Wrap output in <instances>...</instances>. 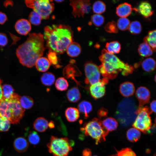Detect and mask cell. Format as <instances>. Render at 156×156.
<instances>
[{"mask_svg":"<svg viewBox=\"0 0 156 156\" xmlns=\"http://www.w3.org/2000/svg\"><path fill=\"white\" fill-rule=\"evenodd\" d=\"M43 36L49 51L60 54L73 42V31L69 26L53 25L44 27Z\"/></svg>","mask_w":156,"mask_h":156,"instance_id":"obj_1","label":"cell"},{"mask_svg":"<svg viewBox=\"0 0 156 156\" xmlns=\"http://www.w3.org/2000/svg\"><path fill=\"white\" fill-rule=\"evenodd\" d=\"M45 49L43 35L40 33H30L26 40L18 47L16 54L22 65L31 68L43 55Z\"/></svg>","mask_w":156,"mask_h":156,"instance_id":"obj_2","label":"cell"},{"mask_svg":"<svg viewBox=\"0 0 156 156\" xmlns=\"http://www.w3.org/2000/svg\"><path fill=\"white\" fill-rule=\"evenodd\" d=\"M101 64L99 67L100 73L104 78L115 79L120 72L124 76L131 74L134 68L131 65L121 60L114 55L103 49L99 57Z\"/></svg>","mask_w":156,"mask_h":156,"instance_id":"obj_3","label":"cell"},{"mask_svg":"<svg viewBox=\"0 0 156 156\" xmlns=\"http://www.w3.org/2000/svg\"><path fill=\"white\" fill-rule=\"evenodd\" d=\"M20 97L14 93L10 99H2L0 100V117L8 120L12 124L19 123L24 116L25 111L20 105Z\"/></svg>","mask_w":156,"mask_h":156,"instance_id":"obj_4","label":"cell"},{"mask_svg":"<svg viewBox=\"0 0 156 156\" xmlns=\"http://www.w3.org/2000/svg\"><path fill=\"white\" fill-rule=\"evenodd\" d=\"M74 144V141L67 137L59 138L53 136L47 146L49 152L53 156H67Z\"/></svg>","mask_w":156,"mask_h":156,"instance_id":"obj_5","label":"cell"},{"mask_svg":"<svg viewBox=\"0 0 156 156\" xmlns=\"http://www.w3.org/2000/svg\"><path fill=\"white\" fill-rule=\"evenodd\" d=\"M81 129L86 135L89 136L94 139L96 144L105 140V137L109 133L103 126L102 121L96 118L85 123Z\"/></svg>","mask_w":156,"mask_h":156,"instance_id":"obj_6","label":"cell"},{"mask_svg":"<svg viewBox=\"0 0 156 156\" xmlns=\"http://www.w3.org/2000/svg\"><path fill=\"white\" fill-rule=\"evenodd\" d=\"M152 112L147 106L138 107L135 112L137 116L132 125L133 127L144 133L148 132L152 124L150 116Z\"/></svg>","mask_w":156,"mask_h":156,"instance_id":"obj_7","label":"cell"},{"mask_svg":"<svg viewBox=\"0 0 156 156\" xmlns=\"http://www.w3.org/2000/svg\"><path fill=\"white\" fill-rule=\"evenodd\" d=\"M52 1L49 0H25V3L27 7L39 14L42 19H47L54 10Z\"/></svg>","mask_w":156,"mask_h":156,"instance_id":"obj_8","label":"cell"},{"mask_svg":"<svg viewBox=\"0 0 156 156\" xmlns=\"http://www.w3.org/2000/svg\"><path fill=\"white\" fill-rule=\"evenodd\" d=\"M84 72L86 76L84 81L87 84L91 85L101 80L99 67L92 62L88 61L85 64Z\"/></svg>","mask_w":156,"mask_h":156,"instance_id":"obj_9","label":"cell"},{"mask_svg":"<svg viewBox=\"0 0 156 156\" xmlns=\"http://www.w3.org/2000/svg\"><path fill=\"white\" fill-rule=\"evenodd\" d=\"M70 5L73 8L72 14L75 17H83L91 10L90 1L88 0H70Z\"/></svg>","mask_w":156,"mask_h":156,"instance_id":"obj_10","label":"cell"},{"mask_svg":"<svg viewBox=\"0 0 156 156\" xmlns=\"http://www.w3.org/2000/svg\"><path fill=\"white\" fill-rule=\"evenodd\" d=\"M108 82V79L103 78L101 80L92 85L89 88L90 95L96 99L103 96L105 92V85Z\"/></svg>","mask_w":156,"mask_h":156,"instance_id":"obj_11","label":"cell"},{"mask_svg":"<svg viewBox=\"0 0 156 156\" xmlns=\"http://www.w3.org/2000/svg\"><path fill=\"white\" fill-rule=\"evenodd\" d=\"M135 95L139 101L138 107H143L149 102L151 93L146 87L141 86L138 88L135 92Z\"/></svg>","mask_w":156,"mask_h":156,"instance_id":"obj_12","label":"cell"},{"mask_svg":"<svg viewBox=\"0 0 156 156\" xmlns=\"http://www.w3.org/2000/svg\"><path fill=\"white\" fill-rule=\"evenodd\" d=\"M63 74L64 77L68 79H71L79 85V82L75 79L76 77L80 76L81 73L76 66L72 63L66 65L63 69Z\"/></svg>","mask_w":156,"mask_h":156,"instance_id":"obj_13","label":"cell"},{"mask_svg":"<svg viewBox=\"0 0 156 156\" xmlns=\"http://www.w3.org/2000/svg\"><path fill=\"white\" fill-rule=\"evenodd\" d=\"M15 28L19 34L25 36L27 35L31 30V23L26 19H21L16 22L15 25Z\"/></svg>","mask_w":156,"mask_h":156,"instance_id":"obj_14","label":"cell"},{"mask_svg":"<svg viewBox=\"0 0 156 156\" xmlns=\"http://www.w3.org/2000/svg\"><path fill=\"white\" fill-rule=\"evenodd\" d=\"M134 9L145 18L151 16L153 13L151 5L146 1L141 2L137 7Z\"/></svg>","mask_w":156,"mask_h":156,"instance_id":"obj_15","label":"cell"},{"mask_svg":"<svg viewBox=\"0 0 156 156\" xmlns=\"http://www.w3.org/2000/svg\"><path fill=\"white\" fill-rule=\"evenodd\" d=\"M119 90L123 96L128 97L133 94L135 92V87L133 83L126 81L120 84Z\"/></svg>","mask_w":156,"mask_h":156,"instance_id":"obj_16","label":"cell"},{"mask_svg":"<svg viewBox=\"0 0 156 156\" xmlns=\"http://www.w3.org/2000/svg\"><path fill=\"white\" fill-rule=\"evenodd\" d=\"M133 9L131 4L125 2L119 4L116 7V13L121 18H126L131 14Z\"/></svg>","mask_w":156,"mask_h":156,"instance_id":"obj_17","label":"cell"},{"mask_svg":"<svg viewBox=\"0 0 156 156\" xmlns=\"http://www.w3.org/2000/svg\"><path fill=\"white\" fill-rule=\"evenodd\" d=\"M13 145L15 150L19 153L25 152L29 146L27 141L22 137H18L16 138L14 141Z\"/></svg>","mask_w":156,"mask_h":156,"instance_id":"obj_18","label":"cell"},{"mask_svg":"<svg viewBox=\"0 0 156 156\" xmlns=\"http://www.w3.org/2000/svg\"><path fill=\"white\" fill-rule=\"evenodd\" d=\"M48 124V122L45 118L39 117L34 121L33 124V128L37 131L44 132L47 129Z\"/></svg>","mask_w":156,"mask_h":156,"instance_id":"obj_19","label":"cell"},{"mask_svg":"<svg viewBox=\"0 0 156 156\" xmlns=\"http://www.w3.org/2000/svg\"><path fill=\"white\" fill-rule=\"evenodd\" d=\"M65 115L67 120L68 122H73L77 121L79 118V112L77 108L70 107L66 109Z\"/></svg>","mask_w":156,"mask_h":156,"instance_id":"obj_20","label":"cell"},{"mask_svg":"<svg viewBox=\"0 0 156 156\" xmlns=\"http://www.w3.org/2000/svg\"><path fill=\"white\" fill-rule=\"evenodd\" d=\"M66 51L69 56L75 57L78 56L80 54L81 48L79 44L73 42L68 47Z\"/></svg>","mask_w":156,"mask_h":156,"instance_id":"obj_21","label":"cell"},{"mask_svg":"<svg viewBox=\"0 0 156 156\" xmlns=\"http://www.w3.org/2000/svg\"><path fill=\"white\" fill-rule=\"evenodd\" d=\"M77 107L79 112L83 114L86 119L88 117V114L92 109L91 104L86 101H83L80 102L78 105Z\"/></svg>","mask_w":156,"mask_h":156,"instance_id":"obj_22","label":"cell"},{"mask_svg":"<svg viewBox=\"0 0 156 156\" xmlns=\"http://www.w3.org/2000/svg\"><path fill=\"white\" fill-rule=\"evenodd\" d=\"M66 96L69 101L76 103L81 98V94L78 88L76 87H73L67 91Z\"/></svg>","mask_w":156,"mask_h":156,"instance_id":"obj_23","label":"cell"},{"mask_svg":"<svg viewBox=\"0 0 156 156\" xmlns=\"http://www.w3.org/2000/svg\"><path fill=\"white\" fill-rule=\"evenodd\" d=\"M50 64L47 58L41 57L37 60L35 65L38 71L40 72H45L49 69Z\"/></svg>","mask_w":156,"mask_h":156,"instance_id":"obj_24","label":"cell"},{"mask_svg":"<svg viewBox=\"0 0 156 156\" xmlns=\"http://www.w3.org/2000/svg\"><path fill=\"white\" fill-rule=\"evenodd\" d=\"M143 41L149 44L153 51H156V29L149 31Z\"/></svg>","mask_w":156,"mask_h":156,"instance_id":"obj_25","label":"cell"},{"mask_svg":"<svg viewBox=\"0 0 156 156\" xmlns=\"http://www.w3.org/2000/svg\"><path fill=\"white\" fill-rule=\"evenodd\" d=\"M102 123L103 127L109 133L116 129L118 126L117 121L112 117L105 118L102 121Z\"/></svg>","mask_w":156,"mask_h":156,"instance_id":"obj_26","label":"cell"},{"mask_svg":"<svg viewBox=\"0 0 156 156\" xmlns=\"http://www.w3.org/2000/svg\"><path fill=\"white\" fill-rule=\"evenodd\" d=\"M141 66L144 71L147 72H151L155 70L156 68V62L152 58H147L142 62Z\"/></svg>","mask_w":156,"mask_h":156,"instance_id":"obj_27","label":"cell"},{"mask_svg":"<svg viewBox=\"0 0 156 156\" xmlns=\"http://www.w3.org/2000/svg\"><path fill=\"white\" fill-rule=\"evenodd\" d=\"M138 51L140 55L144 57L150 56L153 53V51L150 46L144 42L140 44Z\"/></svg>","mask_w":156,"mask_h":156,"instance_id":"obj_28","label":"cell"},{"mask_svg":"<svg viewBox=\"0 0 156 156\" xmlns=\"http://www.w3.org/2000/svg\"><path fill=\"white\" fill-rule=\"evenodd\" d=\"M141 135L140 131L134 127L128 129L126 133L127 139L131 142H135L138 141L140 138Z\"/></svg>","mask_w":156,"mask_h":156,"instance_id":"obj_29","label":"cell"},{"mask_svg":"<svg viewBox=\"0 0 156 156\" xmlns=\"http://www.w3.org/2000/svg\"><path fill=\"white\" fill-rule=\"evenodd\" d=\"M42 83L44 86H50L52 85L55 81V75L51 73L47 72L44 73L40 78Z\"/></svg>","mask_w":156,"mask_h":156,"instance_id":"obj_30","label":"cell"},{"mask_svg":"<svg viewBox=\"0 0 156 156\" xmlns=\"http://www.w3.org/2000/svg\"><path fill=\"white\" fill-rule=\"evenodd\" d=\"M105 47L107 51L112 54L119 53L121 49V45L118 42L113 41L106 44Z\"/></svg>","mask_w":156,"mask_h":156,"instance_id":"obj_31","label":"cell"},{"mask_svg":"<svg viewBox=\"0 0 156 156\" xmlns=\"http://www.w3.org/2000/svg\"><path fill=\"white\" fill-rule=\"evenodd\" d=\"M19 102L21 107L24 109H29L34 105V101L30 97L27 96H20Z\"/></svg>","mask_w":156,"mask_h":156,"instance_id":"obj_32","label":"cell"},{"mask_svg":"<svg viewBox=\"0 0 156 156\" xmlns=\"http://www.w3.org/2000/svg\"><path fill=\"white\" fill-rule=\"evenodd\" d=\"M55 87L58 90L64 91L67 90L69 84L67 80L64 77H60L56 80Z\"/></svg>","mask_w":156,"mask_h":156,"instance_id":"obj_33","label":"cell"},{"mask_svg":"<svg viewBox=\"0 0 156 156\" xmlns=\"http://www.w3.org/2000/svg\"><path fill=\"white\" fill-rule=\"evenodd\" d=\"M2 89L3 95L2 99H9L14 93L13 88L9 84H5L2 86Z\"/></svg>","mask_w":156,"mask_h":156,"instance_id":"obj_34","label":"cell"},{"mask_svg":"<svg viewBox=\"0 0 156 156\" xmlns=\"http://www.w3.org/2000/svg\"><path fill=\"white\" fill-rule=\"evenodd\" d=\"M92 9L93 12L96 14H102L106 10V5L102 1H97L93 3Z\"/></svg>","mask_w":156,"mask_h":156,"instance_id":"obj_35","label":"cell"},{"mask_svg":"<svg viewBox=\"0 0 156 156\" xmlns=\"http://www.w3.org/2000/svg\"><path fill=\"white\" fill-rule=\"evenodd\" d=\"M28 19L30 23L34 25H38L40 24L42 18L39 14L33 11L30 13Z\"/></svg>","mask_w":156,"mask_h":156,"instance_id":"obj_36","label":"cell"},{"mask_svg":"<svg viewBox=\"0 0 156 156\" xmlns=\"http://www.w3.org/2000/svg\"><path fill=\"white\" fill-rule=\"evenodd\" d=\"M129 29L132 34L135 35L138 34L142 31V25L139 21H134L130 23Z\"/></svg>","mask_w":156,"mask_h":156,"instance_id":"obj_37","label":"cell"},{"mask_svg":"<svg viewBox=\"0 0 156 156\" xmlns=\"http://www.w3.org/2000/svg\"><path fill=\"white\" fill-rule=\"evenodd\" d=\"M130 24V21L126 18H120L117 23L118 28L121 31H125L129 29Z\"/></svg>","mask_w":156,"mask_h":156,"instance_id":"obj_38","label":"cell"},{"mask_svg":"<svg viewBox=\"0 0 156 156\" xmlns=\"http://www.w3.org/2000/svg\"><path fill=\"white\" fill-rule=\"evenodd\" d=\"M47 57L50 64L56 68L60 67V66L59 64L58 59L56 53L49 51L47 54Z\"/></svg>","mask_w":156,"mask_h":156,"instance_id":"obj_39","label":"cell"},{"mask_svg":"<svg viewBox=\"0 0 156 156\" xmlns=\"http://www.w3.org/2000/svg\"><path fill=\"white\" fill-rule=\"evenodd\" d=\"M28 139L30 143L34 146L37 145L40 141L39 135L37 132L34 131L30 132L28 135Z\"/></svg>","mask_w":156,"mask_h":156,"instance_id":"obj_40","label":"cell"},{"mask_svg":"<svg viewBox=\"0 0 156 156\" xmlns=\"http://www.w3.org/2000/svg\"><path fill=\"white\" fill-rule=\"evenodd\" d=\"M92 23L95 26L99 27L102 25L104 23V17L100 14H95L92 15L91 18Z\"/></svg>","mask_w":156,"mask_h":156,"instance_id":"obj_41","label":"cell"},{"mask_svg":"<svg viewBox=\"0 0 156 156\" xmlns=\"http://www.w3.org/2000/svg\"><path fill=\"white\" fill-rule=\"evenodd\" d=\"M104 28L106 31L109 33H117L118 32L116 23L114 21L108 22Z\"/></svg>","mask_w":156,"mask_h":156,"instance_id":"obj_42","label":"cell"},{"mask_svg":"<svg viewBox=\"0 0 156 156\" xmlns=\"http://www.w3.org/2000/svg\"><path fill=\"white\" fill-rule=\"evenodd\" d=\"M10 123L8 120L0 117V131H8L10 127Z\"/></svg>","mask_w":156,"mask_h":156,"instance_id":"obj_43","label":"cell"},{"mask_svg":"<svg viewBox=\"0 0 156 156\" xmlns=\"http://www.w3.org/2000/svg\"><path fill=\"white\" fill-rule=\"evenodd\" d=\"M117 156H136L135 153L131 149L126 148L117 151Z\"/></svg>","mask_w":156,"mask_h":156,"instance_id":"obj_44","label":"cell"},{"mask_svg":"<svg viewBox=\"0 0 156 156\" xmlns=\"http://www.w3.org/2000/svg\"><path fill=\"white\" fill-rule=\"evenodd\" d=\"M8 41L6 35L4 33H0V46H5L7 44Z\"/></svg>","mask_w":156,"mask_h":156,"instance_id":"obj_45","label":"cell"},{"mask_svg":"<svg viewBox=\"0 0 156 156\" xmlns=\"http://www.w3.org/2000/svg\"><path fill=\"white\" fill-rule=\"evenodd\" d=\"M7 18L6 14L0 12V24H3L6 21Z\"/></svg>","mask_w":156,"mask_h":156,"instance_id":"obj_46","label":"cell"},{"mask_svg":"<svg viewBox=\"0 0 156 156\" xmlns=\"http://www.w3.org/2000/svg\"><path fill=\"white\" fill-rule=\"evenodd\" d=\"M150 109L152 112L156 113V100L153 101L150 103Z\"/></svg>","mask_w":156,"mask_h":156,"instance_id":"obj_47","label":"cell"},{"mask_svg":"<svg viewBox=\"0 0 156 156\" xmlns=\"http://www.w3.org/2000/svg\"><path fill=\"white\" fill-rule=\"evenodd\" d=\"M98 114L99 116H104L107 115V111L104 108H101L99 110Z\"/></svg>","mask_w":156,"mask_h":156,"instance_id":"obj_48","label":"cell"},{"mask_svg":"<svg viewBox=\"0 0 156 156\" xmlns=\"http://www.w3.org/2000/svg\"><path fill=\"white\" fill-rule=\"evenodd\" d=\"M92 153L90 149L86 148L84 149L82 152V156H91Z\"/></svg>","mask_w":156,"mask_h":156,"instance_id":"obj_49","label":"cell"},{"mask_svg":"<svg viewBox=\"0 0 156 156\" xmlns=\"http://www.w3.org/2000/svg\"><path fill=\"white\" fill-rule=\"evenodd\" d=\"M2 83V80L0 79V101L2 99L3 97L2 85H1Z\"/></svg>","mask_w":156,"mask_h":156,"instance_id":"obj_50","label":"cell"},{"mask_svg":"<svg viewBox=\"0 0 156 156\" xmlns=\"http://www.w3.org/2000/svg\"><path fill=\"white\" fill-rule=\"evenodd\" d=\"M48 127L50 129H53L55 127V125L53 121H51L49 122Z\"/></svg>","mask_w":156,"mask_h":156,"instance_id":"obj_51","label":"cell"},{"mask_svg":"<svg viewBox=\"0 0 156 156\" xmlns=\"http://www.w3.org/2000/svg\"><path fill=\"white\" fill-rule=\"evenodd\" d=\"M55 2L57 3H61L64 1V0H55Z\"/></svg>","mask_w":156,"mask_h":156,"instance_id":"obj_52","label":"cell"},{"mask_svg":"<svg viewBox=\"0 0 156 156\" xmlns=\"http://www.w3.org/2000/svg\"><path fill=\"white\" fill-rule=\"evenodd\" d=\"M154 79H155V81L156 83V74H155V75Z\"/></svg>","mask_w":156,"mask_h":156,"instance_id":"obj_53","label":"cell"},{"mask_svg":"<svg viewBox=\"0 0 156 156\" xmlns=\"http://www.w3.org/2000/svg\"><path fill=\"white\" fill-rule=\"evenodd\" d=\"M154 121H155V125H156V117L155 118Z\"/></svg>","mask_w":156,"mask_h":156,"instance_id":"obj_54","label":"cell"},{"mask_svg":"<svg viewBox=\"0 0 156 156\" xmlns=\"http://www.w3.org/2000/svg\"><path fill=\"white\" fill-rule=\"evenodd\" d=\"M97 156L95 155H94V156Z\"/></svg>","mask_w":156,"mask_h":156,"instance_id":"obj_55","label":"cell"}]
</instances>
